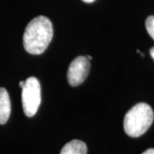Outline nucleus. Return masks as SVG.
<instances>
[{
	"label": "nucleus",
	"mask_w": 154,
	"mask_h": 154,
	"mask_svg": "<svg viewBox=\"0 0 154 154\" xmlns=\"http://www.w3.org/2000/svg\"><path fill=\"white\" fill-rule=\"evenodd\" d=\"M86 144L79 140H73L62 148L60 154H87Z\"/></svg>",
	"instance_id": "423d86ee"
},
{
	"label": "nucleus",
	"mask_w": 154,
	"mask_h": 154,
	"mask_svg": "<svg viewBox=\"0 0 154 154\" xmlns=\"http://www.w3.org/2000/svg\"><path fill=\"white\" fill-rule=\"evenodd\" d=\"M11 111L10 96L5 88H0V124L8 122Z\"/></svg>",
	"instance_id": "39448f33"
},
{
	"label": "nucleus",
	"mask_w": 154,
	"mask_h": 154,
	"mask_svg": "<svg viewBox=\"0 0 154 154\" xmlns=\"http://www.w3.org/2000/svg\"><path fill=\"white\" fill-rule=\"evenodd\" d=\"M146 28L149 35L154 39V16H150L146 20Z\"/></svg>",
	"instance_id": "0eeeda50"
},
{
	"label": "nucleus",
	"mask_w": 154,
	"mask_h": 154,
	"mask_svg": "<svg viewBox=\"0 0 154 154\" xmlns=\"http://www.w3.org/2000/svg\"><path fill=\"white\" fill-rule=\"evenodd\" d=\"M150 55H151V57H152V59L154 60V46L150 50Z\"/></svg>",
	"instance_id": "1a4fd4ad"
},
{
	"label": "nucleus",
	"mask_w": 154,
	"mask_h": 154,
	"mask_svg": "<svg viewBox=\"0 0 154 154\" xmlns=\"http://www.w3.org/2000/svg\"><path fill=\"white\" fill-rule=\"evenodd\" d=\"M154 119L153 110L146 103L134 105L124 116V131L130 137H139L147 131Z\"/></svg>",
	"instance_id": "f03ea898"
},
{
	"label": "nucleus",
	"mask_w": 154,
	"mask_h": 154,
	"mask_svg": "<svg viewBox=\"0 0 154 154\" xmlns=\"http://www.w3.org/2000/svg\"><path fill=\"white\" fill-rule=\"evenodd\" d=\"M22 101L25 115L32 117L36 114L41 102V88L37 78L29 77L25 81L22 88Z\"/></svg>",
	"instance_id": "7ed1b4c3"
},
{
	"label": "nucleus",
	"mask_w": 154,
	"mask_h": 154,
	"mask_svg": "<svg viewBox=\"0 0 154 154\" xmlns=\"http://www.w3.org/2000/svg\"><path fill=\"white\" fill-rule=\"evenodd\" d=\"M24 84H25V82H23V81H22V82H20V83H19V86H20V88H23L24 87Z\"/></svg>",
	"instance_id": "9d476101"
},
{
	"label": "nucleus",
	"mask_w": 154,
	"mask_h": 154,
	"mask_svg": "<svg viewBox=\"0 0 154 154\" xmlns=\"http://www.w3.org/2000/svg\"><path fill=\"white\" fill-rule=\"evenodd\" d=\"M87 57H88V59H89V60H91V59H92V57H91V56H87Z\"/></svg>",
	"instance_id": "f8f14e48"
},
{
	"label": "nucleus",
	"mask_w": 154,
	"mask_h": 154,
	"mask_svg": "<svg viewBox=\"0 0 154 154\" xmlns=\"http://www.w3.org/2000/svg\"><path fill=\"white\" fill-rule=\"evenodd\" d=\"M53 37L52 23L44 16L29 22L23 34V46L30 54L38 55L47 49Z\"/></svg>",
	"instance_id": "f257e3e1"
},
{
	"label": "nucleus",
	"mask_w": 154,
	"mask_h": 154,
	"mask_svg": "<svg viewBox=\"0 0 154 154\" xmlns=\"http://www.w3.org/2000/svg\"><path fill=\"white\" fill-rule=\"evenodd\" d=\"M82 1L85 3H93L94 0H82Z\"/></svg>",
	"instance_id": "9b49d317"
},
{
	"label": "nucleus",
	"mask_w": 154,
	"mask_h": 154,
	"mask_svg": "<svg viewBox=\"0 0 154 154\" xmlns=\"http://www.w3.org/2000/svg\"><path fill=\"white\" fill-rule=\"evenodd\" d=\"M90 60L87 57H77L72 61L67 72L68 82L72 87L81 85L88 77L90 71Z\"/></svg>",
	"instance_id": "20e7f679"
},
{
	"label": "nucleus",
	"mask_w": 154,
	"mask_h": 154,
	"mask_svg": "<svg viewBox=\"0 0 154 154\" xmlns=\"http://www.w3.org/2000/svg\"><path fill=\"white\" fill-rule=\"evenodd\" d=\"M142 154H154V148L147 149V150L145 151Z\"/></svg>",
	"instance_id": "6e6552de"
}]
</instances>
